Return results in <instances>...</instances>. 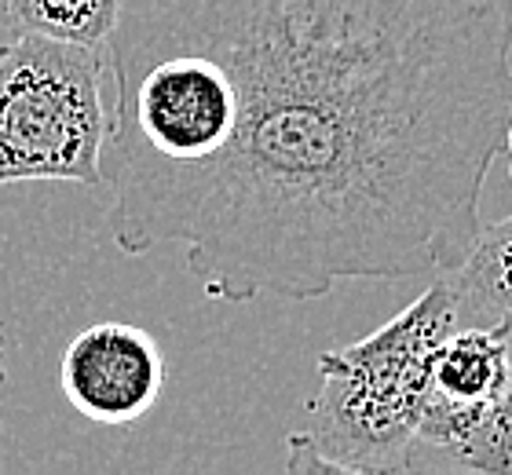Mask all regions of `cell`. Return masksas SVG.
Returning a JSON list of instances; mask_svg holds the SVG:
<instances>
[{
	"instance_id": "6da1fadb",
	"label": "cell",
	"mask_w": 512,
	"mask_h": 475,
	"mask_svg": "<svg viewBox=\"0 0 512 475\" xmlns=\"http://www.w3.org/2000/svg\"><path fill=\"white\" fill-rule=\"evenodd\" d=\"M99 150L125 256L209 300L461 264L512 121V0H121Z\"/></svg>"
},
{
	"instance_id": "52a82bcc",
	"label": "cell",
	"mask_w": 512,
	"mask_h": 475,
	"mask_svg": "<svg viewBox=\"0 0 512 475\" xmlns=\"http://www.w3.org/2000/svg\"><path fill=\"white\" fill-rule=\"evenodd\" d=\"M509 359H512V326H509ZM458 472H491V475H512V377L505 395L498 399L469 446L458 457Z\"/></svg>"
},
{
	"instance_id": "7a4b0ae2",
	"label": "cell",
	"mask_w": 512,
	"mask_h": 475,
	"mask_svg": "<svg viewBox=\"0 0 512 475\" xmlns=\"http://www.w3.org/2000/svg\"><path fill=\"white\" fill-rule=\"evenodd\" d=\"M458 329L443 275L355 344L319 355V391L304 402V428L286 439L289 472H406L432 388L439 344Z\"/></svg>"
},
{
	"instance_id": "ba28073f",
	"label": "cell",
	"mask_w": 512,
	"mask_h": 475,
	"mask_svg": "<svg viewBox=\"0 0 512 475\" xmlns=\"http://www.w3.org/2000/svg\"><path fill=\"white\" fill-rule=\"evenodd\" d=\"M502 154H505V158H509V183H512V121H509V132H505Z\"/></svg>"
},
{
	"instance_id": "3957f363",
	"label": "cell",
	"mask_w": 512,
	"mask_h": 475,
	"mask_svg": "<svg viewBox=\"0 0 512 475\" xmlns=\"http://www.w3.org/2000/svg\"><path fill=\"white\" fill-rule=\"evenodd\" d=\"M103 77V48L33 33L0 41V187H99L107 136Z\"/></svg>"
},
{
	"instance_id": "5b68a950",
	"label": "cell",
	"mask_w": 512,
	"mask_h": 475,
	"mask_svg": "<svg viewBox=\"0 0 512 475\" xmlns=\"http://www.w3.org/2000/svg\"><path fill=\"white\" fill-rule=\"evenodd\" d=\"M461 326H512V216L476 231L458 267L443 271Z\"/></svg>"
},
{
	"instance_id": "8992f818",
	"label": "cell",
	"mask_w": 512,
	"mask_h": 475,
	"mask_svg": "<svg viewBox=\"0 0 512 475\" xmlns=\"http://www.w3.org/2000/svg\"><path fill=\"white\" fill-rule=\"evenodd\" d=\"M121 0H0V30L103 48Z\"/></svg>"
},
{
	"instance_id": "9c48e42d",
	"label": "cell",
	"mask_w": 512,
	"mask_h": 475,
	"mask_svg": "<svg viewBox=\"0 0 512 475\" xmlns=\"http://www.w3.org/2000/svg\"><path fill=\"white\" fill-rule=\"evenodd\" d=\"M4 380H8V370H4V333H0V388H4Z\"/></svg>"
},
{
	"instance_id": "277c9868",
	"label": "cell",
	"mask_w": 512,
	"mask_h": 475,
	"mask_svg": "<svg viewBox=\"0 0 512 475\" xmlns=\"http://www.w3.org/2000/svg\"><path fill=\"white\" fill-rule=\"evenodd\" d=\"M59 384L88 421L136 424L161 402L165 355L139 326L96 322L66 344Z\"/></svg>"
}]
</instances>
